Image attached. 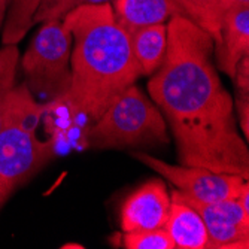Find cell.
Listing matches in <instances>:
<instances>
[{"instance_id": "cell-1", "label": "cell", "mask_w": 249, "mask_h": 249, "mask_svg": "<svg viewBox=\"0 0 249 249\" xmlns=\"http://www.w3.org/2000/svg\"><path fill=\"white\" fill-rule=\"evenodd\" d=\"M213 39L185 17L167 24L161 66L148 81L176 142L179 163L249 178V149L240 136L233 97L212 61Z\"/></svg>"}, {"instance_id": "cell-5", "label": "cell", "mask_w": 249, "mask_h": 249, "mask_svg": "<svg viewBox=\"0 0 249 249\" xmlns=\"http://www.w3.org/2000/svg\"><path fill=\"white\" fill-rule=\"evenodd\" d=\"M72 33L63 19L45 21L22 57V71L32 93L61 100L71 87Z\"/></svg>"}, {"instance_id": "cell-16", "label": "cell", "mask_w": 249, "mask_h": 249, "mask_svg": "<svg viewBox=\"0 0 249 249\" xmlns=\"http://www.w3.org/2000/svg\"><path fill=\"white\" fill-rule=\"evenodd\" d=\"M123 248L125 249H175V243L163 229L127 231L123 236Z\"/></svg>"}, {"instance_id": "cell-3", "label": "cell", "mask_w": 249, "mask_h": 249, "mask_svg": "<svg viewBox=\"0 0 249 249\" xmlns=\"http://www.w3.org/2000/svg\"><path fill=\"white\" fill-rule=\"evenodd\" d=\"M48 110L36 102L27 84L14 87L0 128V208L55 154L54 141H42L37 125Z\"/></svg>"}, {"instance_id": "cell-17", "label": "cell", "mask_w": 249, "mask_h": 249, "mask_svg": "<svg viewBox=\"0 0 249 249\" xmlns=\"http://www.w3.org/2000/svg\"><path fill=\"white\" fill-rule=\"evenodd\" d=\"M110 0H40V3L33 15V24L51 19H63L71 11L85 5L109 3Z\"/></svg>"}, {"instance_id": "cell-9", "label": "cell", "mask_w": 249, "mask_h": 249, "mask_svg": "<svg viewBox=\"0 0 249 249\" xmlns=\"http://www.w3.org/2000/svg\"><path fill=\"white\" fill-rule=\"evenodd\" d=\"M213 50L219 69L233 79L236 66L249 51V6H234L224 12L221 42Z\"/></svg>"}, {"instance_id": "cell-15", "label": "cell", "mask_w": 249, "mask_h": 249, "mask_svg": "<svg viewBox=\"0 0 249 249\" xmlns=\"http://www.w3.org/2000/svg\"><path fill=\"white\" fill-rule=\"evenodd\" d=\"M17 64H18L17 45H5V48L0 50V128H2L3 124L9 94L15 87Z\"/></svg>"}, {"instance_id": "cell-21", "label": "cell", "mask_w": 249, "mask_h": 249, "mask_svg": "<svg viewBox=\"0 0 249 249\" xmlns=\"http://www.w3.org/2000/svg\"><path fill=\"white\" fill-rule=\"evenodd\" d=\"M224 12L234 6H249V0H219Z\"/></svg>"}, {"instance_id": "cell-6", "label": "cell", "mask_w": 249, "mask_h": 249, "mask_svg": "<svg viewBox=\"0 0 249 249\" xmlns=\"http://www.w3.org/2000/svg\"><path fill=\"white\" fill-rule=\"evenodd\" d=\"M131 155L155 173L166 178L179 193L200 201L212 203L237 198L245 184V179L237 175L218 173L197 166H173L142 151L133 152Z\"/></svg>"}, {"instance_id": "cell-19", "label": "cell", "mask_w": 249, "mask_h": 249, "mask_svg": "<svg viewBox=\"0 0 249 249\" xmlns=\"http://www.w3.org/2000/svg\"><path fill=\"white\" fill-rule=\"evenodd\" d=\"M237 109H239V120H240V127H242L243 136H245V139H248V136H249V128H248V124H249V117H248V114H249L248 93H240L239 94Z\"/></svg>"}, {"instance_id": "cell-2", "label": "cell", "mask_w": 249, "mask_h": 249, "mask_svg": "<svg viewBox=\"0 0 249 249\" xmlns=\"http://www.w3.org/2000/svg\"><path fill=\"white\" fill-rule=\"evenodd\" d=\"M72 33L71 87L61 99L75 114L96 121L121 91L133 85L142 69L130 36L118 26L109 3L79 6L63 17Z\"/></svg>"}, {"instance_id": "cell-7", "label": "cell", "mask_w": 249, "mask_h": 249, "mask_svg": "<svg viewBox=\"0 0 249 249\" xmlns=\"http://www.w3.org/2000/svg\"><path fill=\"white\" fill-rule=\"evenodd\" d=\"M172 194L200 213L208 229L212 249L249 248V213L240 206L237 198L208 203L184 196L178 190Z\"/></svg>"}, {"instance_id": "cell-14", "label": "cell", "mask_w": 249, "mask_h": 249, "mask_svg": "<svg viewBox=\"0 0 249 249\" xmlns=\"http://www.w3.org/2000/svg\"><path fill=\"white\" fill-rule=\"evenodd\" d=\"M39 3L40 0H11L2 35L5 45H17L35 26L33 15Z\"/></svg>"}, {"instance_id": "cell-10", "label": "cell", "mask_w": 249, "mask_h": 249, "mask_svg": "<svg viewBox=\"0 0 249 249\" xmlns=\"http://www.w3.org/2000/svg\"><path fill=\"white\" fill-rule=\"evenodd\" d=\"M114 18L127 35L139 29L166 24L173 17H185L176 0H114Z\"/></svg>"}, {"instance_id": "cell-13", "label": "cell", "mask_w": 249, "mask_h": 249, "mask_svg": "<svg viewBox=\"0 0 249 249\" xmlns=\"http://www.w3.org/2000/svg\"><path fill=\"white\" fill-rule=\"evenodd\" d=\"M185 18L205 30L212 39L215 47L221 42V26L224 9L219 0H176Z\"/></svg>"}, {"instance_id": "cell-4", "label": "cell", "mask_w": 249, "mask_h": 249, "mask_svg": "<svg viewBox=\"0 0 249 249\" xmlns=\"http://www.w3.org/2000/svg\"><path fill=\"white\" fill-rule=\"evenodd\" d=\"M87 145L94 149L167 143V123L157 105L134 84L121 91L87 131Z\"/></svg>"}, {"instance_id": "cell-12", "label": "cell", "mask_w": 249, "mask_h": 249, "mask_svg": "<svg viewBox=\"0 0 249 249\" xmlns=\"http://www.w3.org/2000/svg\"><path fill=\"white\" fill-rule=\"evenodd\" d=\"M130 36L133 55L143 75H152L161 66L167 48V24L139 29Z\"/></svg>"}, {"instance_id": "cell-18", "label": "cell", "mask_w": 249, "mask_h": 249, "mask_svg": "<svg viewBox=\"0 0 249 249\" xmlns=\"http://www.w3.org/2000/svg\"><path fill=\"white\" fill-rule=\"evenodd\" d=\"M248 78H249V57L245 55L236 66V72L233 76L239 88V93H248V87H249Z\"/></svg>"}, {"instance_id": "cell-8", "label": "cell", "mask_w": 249, "mask_h": 249, "mask_svg": "<svg viewBox=\"0 0 249 249\" xmlns=\"http://www.w3.org/2000/svg\"><path fill=\"white\" fill-rule=\"evenodd\" d=\"M170 203L172 198L163 180L152 179L143 184L127 197L121 208L123 231L163 229Z\"/></svg>"}, {"instance_id": "cell-11", "label": "cell", "mask_w": 249, "mask_h": 249, "mask_svg": "<svg viewBox=\"0 0 249 249\" xmlns=\"http://www.w3.org/2000/svg\"><path fill=\"white\" fill-rule=\"evenodd\" d=\"M172 203L164 229L170 234L175 249H212L208 229L200 213L176 196Z\"/></svg>"}, {"instance_id": "cell-22", "label": "cell", "mask_w": 249, "mask_h": 249, "mask_svg": "<svg viewBox=\"0 0 249 249\" xmlns=\"http://www.w3.org/2000/svg\"><path fill=\"white\" fill-rule=\"evenodd\" d=\"M9 5H11V0H0V27H2V24L5 22Z\"/></svg>"}, {"instance_id": "cell-20", "label": "cell", "mask_w": 249, "mask_h": 249, "mask_svg": "<svg viewBox=\"0 0 249 249\" xmlns=\"http://www.w3.org/2000/svg\"><path fill=\"white\" fill-rule=\"evenodd\" d=\"M237 201L240 203V206L249 213V185H248V180H245L242 191H240V194L237 197Z\"/></svg>"}]
</instances>
